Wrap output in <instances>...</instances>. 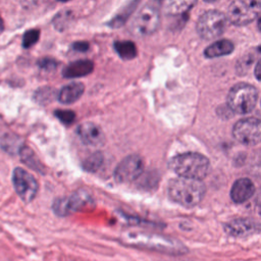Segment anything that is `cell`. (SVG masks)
<instances>
[{"instance_id":"1","label":"cell","mask_w":261,"mask_h":261,"mask_svg":"<svg viewBox=\"0 0 261 261\" xmlns=\"http://www.w3.org/2000/svg\"><path fill=\"white\" fill-rule=\"evenodd\" d=\"M205 186L200 179L180 176L171 179L167 189L169 198L173 202L187 208L198 205L205 195Z\"/></svg>"},{"instance_id":"2","label":"cell","mask_w":261,"mask_h":261,"mask_svg":"<svg viewBox=\"0 0 261 261\" xmlns=\"http://www.w3.org/2000/svg\"><path fill=\"white\" fill-rule=\"evenodd\" d=\"M121 242L127 246L140 249H147L168 254H180L185 248L175 240L153 233L128 232L122 236Z\"/></svg>"},{"instance_id":"3","label":"cell","mask_w":261,"mask_h":261,"mask_svg":"<svg viewBox=\"0 0 261 261\" xmlns=\"http://www.w3.org/2000/svg\"><path fill=\"white\" fill-rule=\"evenodd\" d=\"M169 168L180 177L203 179L210 167L209 160L202 154L188 152L172 157L168 163Z\"/></svg>"},{"instance_id":"4","label":"cell","mask_w":261,"mask_h":261,"mask_svg":"<svg viewBox=\"0 0 261 261\" xmlns=\"http://www.w3.org/2000/svg\"><path fill=\"white\" fill-rule=\"evenodd\" d=\"M258 92L255 87L249 84L241 83L234 85L227 95V106L233 113L247 114L256 106Z\"/></svg>"},{"instance_id":"5","label":"cell","mask_w":261,"mask_h":261,"mask_svg":"<svg viewBox=\"0 0 261 261\" xmlns=\"http://www.w3.org/2000/svg\"><path fill=\"white\" fill-rule=\"evenodd\" d=\"M93 206L94 199L91 194L85 190H80L70 196L56 199L52 204V209L58 216H67Z\"/></svg>"},{"instance_id":"6","label":"cell","mask_w":261,"mask_h":261,"mask_svg":"<svg viewBox=\"0 0 261 261\" xmlns=\"http://www.w3.org/2000/svg\"><path fill=\"white\" fill-rule=\"evenodd\" d=\"M226 15L218 10L203 13L197 22V32L202 39L213 40L223 34L226 28Z\"/></svg>"},{"instance_id":"7","label":"cell","mask_w":261,"mask_h":261,"mask_svg":"<svg viewBox=\"0 0 261 261\" xmlns=\"http://www.w3.org/2000/svg\"><path fill=\"white\" fill-rule=\"evenodd\" d=\"M160 14L153 5H145L133 19L129 30L133 35L145 37L153 34L159 27Z\"/></svg>"},{"instance_id":"8","label":"cell","mask_w":261,"mask_h":261,"mask_svg":"<svg viewBox=\"0 0 261 261\" xmlns=\"http://www.w3.org/2000/svg\"><path fill=\"white\" fill-rule=\"evenodd\" d=\"M259 9L255 0H233L227 8L226 18L236 25H245L256 18Z\"/></svg>"},{"instance_id":"9","label":"cell","mask_w":261,"mask_h":261,"mask_svg":"<svg viewBox=\"0 0 261 261\" xmlns=\"http://www.w3.org/2000/svg\"><path fill=\"white\" fill-rule=\"evenodd\" d=\"M232 135L243 145H258L261 143V120L256 117L240 119L233 125Z\"/></svg>"},{"instance_id":"10","label":"cell","mask_w":261,"mask_h":261,"mask_svg":"<svg viewBox=\"0 0 261 261\" xmlns=\"http://www.w3.org/2000/svg\"><path fill=\"white\" fill-rule=\"evenodd\" d=\"M12 182L18 197L25 203L32 202L38 193V181L21 167H15L12 172Z\"/></svg>"},{"instance_id":"11","label":"cell","mask_w":261,"mask_h":261,"mask_svg":"<svg viewBox=\"0 0 261 261\" xmlns=\"http://www.w3.org/2000/svg\"><path fill=\"white\" fill-rule=\"evenodd\" d=\"M144 171V160L137 154H132L122 159L114 170L117 182L125 184L138 179Z\"/></svg>"},{"instance_id":"12","label":"cell","mask_w":261,"mask_h":261,"mask_svg":"<svg viewBox=\"0 0 261 261\" xmlns=\"http://www.w3.org/2000/svg\"><path fill=\"white\" fill-rule=\"evenodd\" d=\"M76 134L80 140L90 147H101L106 140L102 128L91 121L81 123L76 128Z\"/></svg>"},{"instance_id":"13","label":"cell","mask_w":261,"mask_h":261,"mask_svg":"<svg viewBox=\"0 0 261 261\" xmlns=\"http://www.w3.org/2000/svg\"><path fill=\"white\" fill-rule=\"evenodd\" d=\"M255 193V186L251 179L242 177L237 179L230 190V198L234 203L241 204L248 201Z\"/></svg>"},{"instance_id":"14","label":"cell","mask_w":261,"mask_h":261,"mask_svg":"<svg viewBox=\"0 0 261 261\" xmlns=\"http://www.w3.org/2000/svg\"><path fill=\"white\" fill-rule=\"evenodd\" d=\"M225 230L233 237H247L258 230V225L249 219H234L225 224Z\"/></svg>"},{"instance_id":"15","label":"cell","mask_w":261,"mask_h":261,"mask_svg":"<svg viewBox=\"0 0 261 261\" xmlns=\"http://www.w3.org/2000/svg\"><path fill=\"white\" fill-rule=\"evenodd\" d=\"M94 69V64L90 60H77L69 63L63 68L62 74L64 77L73 79L82 77L90 74Z\"/></svg>"},{"instance_id":"16","label":"cell","mask_w":261,"mask_h":261,"mask_svg":"<svg viewBox=\"0 0 261 261\" xmlns=\"http://www.w3.org/2000/svg\"><path fill=\"white\" fill-rule=\"evenodd\" d=\"M84 91L85 87L82 83H70L59 91L57 98L62 104H71L81 98Z\"/></svg>"},{"instance_id":"17","label":"cell","mask_w":261,"mask_h":261,"mask_svg":"<svg viewBox=\"0 0 261 261\" xmlns=\"http://www.w3.org/2000/svg\"><path fill=\"white\" fill-rule=\"evenodd\" d=\"M233 49L234 46L232 42H230L229 40H220L209 45L205 49L204 54L207 58H215L230 54L233 51Z\"/></svg>"},{"instance_id":"18","label":"cell","mask_w":261,"mask_h":261,"mask_svg":"<svg viewBox=\"0 0 261 261\" xmlns=\"http://www.w3.org/2000/svg\"><path fill=\"white\" fill-rule=\"evenodd\" d=\"M197 0H163L165 11L169 14H181L188 11Z\"/></svg>"},{"instance_id":"19","label":"cell","mask_w":261,"mask_h":261,"mask_svg":"<svg viewBox=\"0 0 261 261\" xmlns=\"http://www.w3.org/2000/svg\"><path fill=\"white\" fill-rule=\"evenodd\" d=\"M19 156H20V159L21 161L28 165L29 167H31L32 169L38 171V172H41V173H44V166L42 165L41 161L38 159V157L36 156V154L34 153V151L27 147V146H23L20 151H19Z\"/></svg>"},{"instance_id":"20","label":"cell","mask_w":261,"mask_h":261,"mask_svg":"<svg viewBox=\"0 0 261 261\" xmlns=\"http://www.w3.org/2000/svg\"><path fill=\"white\" fill-rule=\"evenodd\" d=\"M140 0H133L130 1L118 14H116L110 21H109V25L111 28H120L122 27L125 21L127 20V18L133 14V12L135 11L136 7L138 6Z\"/></svg>"},{"instance_id":"21","label":"cell","mask_w":261,"mask_h":261,"mask_svg":"<svg viewBox=\"0 0 261 261\" xmlns=\"http://www.w3.org/2000/svg\"><path fill=\"white\" fill-rule=\"evenodd\" d=\"M114 49L124 60H130L137 56V47L132 41H116Z\"/></svg>"},{"instance_id":"22","label":"cell","mask_w":261,"mask_h":261,"mask_svg":"<svg viewBox=\"0 0 261 261\" xmlns=\"http://www.w3.org/2000/svg\"><path fill=\"white\" fill-rule=\"evenodd\" d=\"M0 145L4 151L10 154H18L20 149L24 146L18 137L10 134H6L2 137Z\"/></svg>"},{"instance_id":"23","label":"cell","mask_w":261,"mask_h":261,"mask_svg":"<svg viewBox=\"0 0 261 261\" xmlns=\"http://www.w3.org/2000/svg\"><path fill=\"white\" fill-rule=\"evenodd\" d=\"M103 161H104L103 154L97 151L90 154L88 157H86L82 163V166L88 172H96L102 166Z\"/></svg>"},{"instance_id":"24","label":"cell","mask_w":261,"mask_h":261,"mask_svg":"<svg viewBox=\"0 0 261 261\" xmlns=\"http://www.w3.org/2000/svg\"><path fill=\"white\" fill-rule=\"evenodd\" d=\"M55 95H56V92L53 88L43 87L36 91L34 98L38 103L44 105V104L50 103L54 99Z\"/></svg>"},{"instance_id":"25","label":"cell","mask_w":261,"mask_h":261,"mask_svg":"<svg viewBox=\"0 0 261 261\" xmlns=\"http://www.w3.org/2000/svg\"><path fill=\"white\" fill-rule=\"evenodd\" d=\"M248 170L254 176L261 177V149L256 150L249 158Z\"/></svg>"},{"instance_id":"26","label":"cell","mask_w":261,"mask_h":261,"mask_svg":"<svg viewBox=\"0 0 261 261\" xmlns=\"http://www.w3.org/2000/svg\"><path fill=\"white\" fill-rule=\"evenodd\" d=\"M40 38V31L37 29L29 30L24 33L22 38V46L23 48H30L34 46Z\"/></svg>"},{"instance_id":"27","label":"cell","mask_w":261,"mask_h":261,"mask_svg":"<svg viewBox=\"0 0 261 261\" xmlns=\"http://www.w3.org/2000/svg\"><path fill=\"white\" fill-rule=\"evenodd\" d=\"M70 15H71L70 11H62V12L58 13L55 16L54 20H53L54 27L58 31H63L68 25V22H69V19H70Z\"/></svg>"},{"instance_id":"28","label":"cell","mask_w":261,"mask_h":261,"mask_svg":"<svg viewBox=\"0 0 261 261\" xmlns=\"http://www.w3.org/2000/svg\"><path fill=\"white\" fill-rule=\"evenodd\" d=\"M56 117L64 124H71L75 120V113L71 110H61L58 109L55 111Z\"/></svg>"},{"instance_id":"29","label":"cell","mask_w":261,"mask_h":261,"mask_svg":"<svg viewBox=\"0 0 261 261\" xmlns=\"http://www.w3.org/2000/svg\"><path fill=\"white\" fill-rule=\"evenodd\" d=\"M254 60H255V55L253 53L247 54V55L243 56V58L240 60L238 66H237L238 71L240 73L246 72L250 68V66H251L252 62H254Z\"/></svg>"},{"instance_id":"30","label":"cell","mask_w":261,"mask_h":261,"mask_svg":"<svg viewBox=\"0 0 261 261\" xmlns=\"http://www.w3.org/2000/svg\"><path fill=\"white\" fill-rule=\"evenodd\" d=\"M38 65H39L42 69H44V70L52 71V70H55V69H56V67H57L58 64H57V62H56L54 59L46 57V58L40 59L39 62H38Z\"/></svg>"},{"instance_id":"31","label":"cell","mask_w":261,"mask_h":261,"mask_svg":"<svg viewBox=\"0 0 261 261\" xmlns=\"http://www.w3.org/2000/svg\"><path fill=\"white\" fill-rule=\"evenodd\" d=\"M72 49L77 52H86L89 49V44L85 41H77L72 44Z\"/></svg>"},{"instance_id":"32","label":"cell","mask_w":261,"mask_h":261,"mask_svg":"<svg viewBox=\"0 0 261 261\" xmlns=\"http://www.w3.org/2000/svg\"><path fill=\"white\" fill-rule=\"evenodd\" d=\"M41 0H21V4L23 7L25 8H30L33 6H36L37 4H39Z\"/></svg>"},{"instance_id":"33","label":"cell","mask_w":261,"mask_h":261,"mask_svg":"<svg viewBox=\"0 0 261 261\" xmlns=\"http://www.w3.org/2000/svg\"><path fill=\"white\" fill-rule=\"evenodd\" d=\"M254 72H255V76L257 77V80L261 81V59L256 63Z\"/></svg>"},{"instance_id":"34","label":"cell","mask_w":261,"mask_h":261,"mask_svg":"<svg viewBox=\"0 0 261 261\" xmlns=\"http://www.w3.org/2000/svg\"><path fill=\"white\" fill-rule=\"evenodd\" d=\"M256 203H257V205L258 206H260L261 207V189H260V191L258 192V194H257V197H256Z\"/></svg>"},{"instance_id":"35","label":"cell","mask_w":261,"mask_h":261,"mask_svg":"<svg viewBox=\"0 0 261 261\" xmlns=\"http://www.w3.org/2000/svg\"><path fill=\"white\" fill-rule=\"evenodd\" d=\"M4 30V23H3V20H2V18L0 17V34L2 33V31Z\"/></svg>"},{"instance_id":"36","label":"cell","mask_w":261,"mask_h":261,"mask_svg":"<svg viewBox=\"0 0 261 261\" xmlns=\"http://www.w3.org/2000/svg\"><path fill=\"white\" fill-rule=\"evenodd\" d=\"M258 29H259V31L261 32V16H260L259 19H258Z\"/></svg>"},{"instance_id":"37","label":"cell","mask_w":261,"mask_h":261,"mask_svg":"<svg viewBox=\"0 0 261 261\" xmlns=\"http://www.w3.org/2000/svg\"><path fill=\"white\" fill-rule=\"evenodd\" d=\"M204 1L209 2V3H212V2H216V1H218V0H204Z\"/></svg>"},{"instance_id":"38","label":"cell","mask_w":261,"mask_h":261,"mask_svg":"<svg viewBox=\"0 0 261 261\" xmlns=\"http://www.w3.org/2000/svg\"><path fill=\"white\" fill-rule=\"evenodd\" d=\"M153 2H156V3H162L163 0H152Z\"/></svg>"},{"instance_id":"39","label":"cell","mask_w":261,"mask_h":261,"mask_svg":"<svg viewBox=\"0 0 261 261\" xmlns=\"http://www.w3.org/2000/svg\"><path fill=\"white\" fill-rule=\"evenodd\" d=\"M255 2H256V3L261 7V0H255Z\"/></svg>"},{"instance_id":"40","label":"cell","mask_w":261,"mask_h":261,"mask_svg":"<svg viewBox=\"0 0 261 261\" xmlns=\"http://www.w3.org/2000/svg\"><path fill=\"white\" fill-rule=\"evenodd\" d=\"M58 1H61V2H66V1H69V0H58Z\"/></svg>"}]
</instances>
